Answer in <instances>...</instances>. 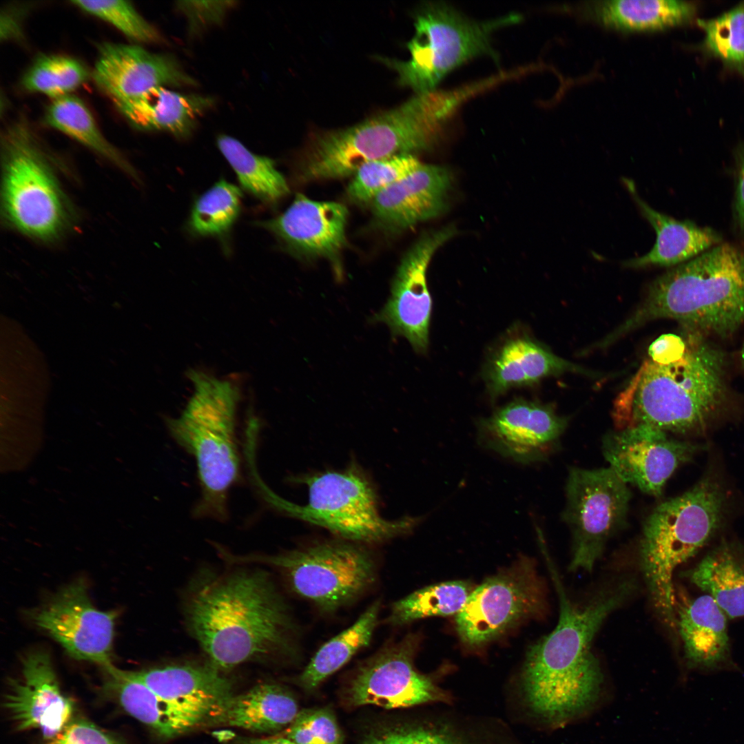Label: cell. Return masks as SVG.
<instances>
[{"mask_svg":"<svg viewBox=\"0 0 744 744\" xmlns=\"http://www.w3.org/2000/svg\"><path fill=\"white\" fill-rule=\"evenodd\" d=\"M562 519L572 535V572H590L626 524L632 493L610 468L569 469Z\"/></svg>","mask_w":744,"mask_h":744,"instance_id":"obj_12","label":"cell"},{"mask_svg":"<svg viewBox=\"0 0 744 744\" xmlns=\"http://www.w3.org/2000/svg\"><path fill=\"white\" fill-rule=\"evenodd\" d=\"M567 371L581 369L530 338L517 336L505 341L493 354L487 364L486 380L495 397L512 388L533 385Z\"/></svg>","mask_w":744,"mask_h":744,"instance_id":"obj_27","label":"cell"},{"mask_svg":"<svg viewBox=\"0 0 744 744\" xmlns=\"http://www.w3.org/2000/svg\"><path fill=\"white\" fill-rule=\"evenodd\" d=\"M545 609V586L535 563L522 557L473 590L455 616L456 629L462 643L480 646Z\"/></svg>","mask_w":744,"mask_h":744,"instance_id":"obj_13","label":"cell"},{"mask_svg":"<svg viewBox=\"0 0 744 744\" xmlns=\"http://www.w3.org/2000/svg\"><path fill=\"white\" fill-rule=\"evenodd\" d=\"M422 163L413 154H402L362 165L353 174L347 196L353 202H371L384 189L402 179Z\"/></svg>","mask_w":744,"mask_h":744,"instance_id":"obj_38","label":"cell"},{"mask_svg":"<svg viewBox=\"0 0 744 744\" xmlns=\"http://www.w3.org/2000/svg\"><path fill=\"white\" fill-rule=\"evenodd\" d=\"M567 426L550 406L515 399L479 423L481 444L515 462L541 460Z\"/></svg>","mask_w":744,"mask_h":744,"instance_id":"obj_20","label":"cell"},{"mask_svg":"<svg viewBox=\"0 0 744 744\" xmlns=\"http://www.w3.org/2000/svg\"><path fill=\"white\" fill-rule=\"evenodd\" d=\"M299 712L293 695L276 683H259L233 694L216 707L205 727L229 726L258 733L286 729Z\"/></svg>","mask_w":744,"mask_h":744,"instance_id":"obj_26","label":"cell"},{"mask_svg":"<svg viewBox=\"0 0 744 744\" xmlns=\"http://www.w3.org/2000/svg\"><path fill=\"white\" fill-rule=\"evenodd\" d=\"M193 633L221 671L293 650L286 608L264 573L240 572L214 581L194 597Z\"/></svg>","mask_w":744,"mask_h":744,"instance_id":"obj_2","label":"cell"},{"mask_svg":"<svg viewBox=\"0 0 744 744\" xmlns=\"http://www.w3.org/2000/svg\"><path fill=\"white\" fill-rule=\"evenodd\" d=\"M701 446L669 437L667 432L639 424L610 432L602 441L609 467L627 484L659 497L676 468L688 462Z\"/></svg>","mask_w":744,"mask_h":744,"instance_id":"obj_16","label":"cell"},{"mask_svg":"<svg viewBox=\"0 0 744 744\" xmlns=\"http://www.w3.org/2000/svg\"><path fill=\"white\" fill-rule=\"evenodd\" d=\"M731 619L744 617V550L723 541L685 573Z\"/></svg>","mask_w":744,"mask_h":744,"instance_id":"obj_30","label":"cell"},{"mask_svg":"<svg viewBox=\"0 0 744 744\" xmlns=\"http://www.w3.org/2000/svg\"><path fill=\"white\" fill-rule=\"evenodd\" d=\"M688 330L725 336L744 323V245L721 243L666 271L634 313L606 340L659 319Z\"/></svg>","mask_w":744,"mask_h":744,"instance_id":"obj_5","label":"cell"},{"mask_svg":"<svg viewBox=\"0 0 744 744\" xmlns=\"http://www.w3.org/2000/svg\"><path fill=\"white\" fill-rule=\"evenodd\" d=\"M476 93L473 85L416 94L402 105L350 127L320 133L300 166L303 182L343 178L364 163L432 148L457 108Z\"/></svg>","mask_w":744,"mask_h":744,"instance_id":"obj_3","label":"cell"},{"mask_svg":"<svg viewBox=\"0 0 744 744\" xmlns=\"http://www.w3.org/2000/svg\"><path fill=\"white\" fill-rule=\"evenodd\" d=\"M736 187L734 201V215L737 226L744 234V144L736 150Z\"/></svg>","mask_w":744,"mask_h":744,"instance_id":"obj_45","label":"cell"},{"mask_svg":"<svg viewBox=\"0 0 744 744\" xmlns=\"http://www.w3.org/2000/svg\"><path fill=\"white\" fill-rule=\"evenodd\" d=\"M473 589L468 582L459 580L426 586L395 601L389 623L403 626L426 617L456 616Z\"/></svg>","mask_w":744,"mask_h":744,"instance_id":"obj_34","label":"cell"},{"mask_svg":"<svg viewBox=\"0 0 744 744\" xmlns=\"http://www.w3.org/2000/svg\"><path fill=\"white\" fill-rule=\"evenodd\" d=\"M348 209L332 201L311 200L297 194L278 216L258 223L269 231L292 254L307 259L323 258L341 279V254L347 245Z\"/></svg>","mask_w":744,"mask_h":744,"instance_id":"obj_19","label":"cell"},{"mask_svg":"<svg viewBox=\"0 0 744 744\" xmlns=\"http://www.w3.org/2000/svg\"><path fill=\"white\" fill-rule=\"evenodd\" d=\"M81 10L98 17L118 29L130 39L140 43L160 41L158 32L127 1H72Z\"/></svg>","mask_w":744,"mask_h":744,"instance_id":"obj_39","label":"cell"},{"mask_svg":"<svg viewBox=\"0 0 744 744\" xmlns=\"http://www.w3.org/2000/svg\"><path fill=\"white\" fill-rule=\"evenodd\" d=\"M295 744H343L344 736L333 712L328 708L299 711L282 736Z\"/></svg>","mask_w":744,"mask_h":744,"instance_id":"obj_40","label":"cell"},{"mask_svg":"<svg viewBox=\"0 0 744 744\" xmlns=\"http://www.w3.org/2000/svg\"><path fill=\"white\" fill-rule=\"evenodd\" d=\"M251 485L271 508L293 518L319 526L355 543H378L411 532L421 521L406 517H382L373 484L352 462L340 471H325L300 479L308 490L304 505L290 502L274 493L261 477L256 464L247 467Z\"/></svg>","mask_w":744,"mask_h":744,"instance_id":"obj_8","label":"cell"},{"mask_svg":"<svg viewBox=\"0 0 744 744\" xmlns=\"http://www.w3.org/2000/svg\"><path fill=\"white\" fill-rule=\"evenodd\" d=\"M545 557L559 597V617L555 628L529 648L522 679L533 712L556 729L583 720L608 702L605 675L592 644L606 618L632 595L635 583L621 580L577 603L567 595L549 555Z\"/></svg>","mask_w":744,"mask_h":744,"instance_id":"obj_1","label":"cell"},{"mask_svg":"<svg viewBox=\"0 0 744 744\" xmlns=\"http://www.w3.org/2000/svg\"><path fill=\"white\" fill-rule=\"evenodd\" d=\"M136 674L156 696L173 738L204 728L213 710L234 694L231 681L211 665H169Z\"/></svg>","mask_w":744,"mask_h":744,"instance_id":"obj_17","label":"cell"},{"mask_svg":"<svg viewBox=\"0 0 744 744\" xmlns=\"http://www.w3.org/2000/svg\"><path fill=\"white\" fill-rule=\"evenodd\" d=\"M48 744H117L94 725L84 721L69 723Z\"/></svg>","mask_w":744,"mask_h":744,"instance_id":"obj_43","label":"cell"},{"mask_svg":"<svg viewBox=\"0 0 744 744\" xmlns=\"http://www.w3.org/2000/svg\"><path fill=\"white\" fill-rule=\"evenodd\" d=\"M418 642L416 635H407L364 662L347 685L349 703L393 709L447 700L431 678L415 669Z\"/></svg>","mask_w":744,"mask_h":744,"instance_id":"obj_14","label":"cell"},{"mask_svg":"<svg viewBox=\"0 0 744 744\" xmlns=\"http://www.w3.org/2000/svg\"><path fill=\"white\" fill-rule=\"evenodd\" d=\"M22 663L21 677L10 681L4 705L17 730H37L49 742L69 724L72 703L61 692L47 652H32Z\"/></svg>","mask_w":744,"mask_h":744,"instance_id":"obj_21","label":"cell"},{"mask_svg":"<svg viewBox=\"0 0 744 744\" xmlns=\"http://www.w3.org/2000/svg\"><path fill=\"white\" fill-rule=\"evenodd\" d=\"M231 744H295L289 739L281 736L271 738H238Z\"/></svg>","mask_w":744,"mask_h":744,"instance_id":"obj_46","label":"cell"},{"mask_svg":"<svg viewBox=\"0 0 744 744\" xmlns=\"http://www.w3.org/2000/svg\"><path fill=\"white\" fill-rule=\"evenodd\" d=\"M188 376L194 393L180 415L167 420L174 441L195 459L200 496L194 509L198 518H227V498L238 481L240 455L236 433L237 386L200 371Z\"/></svg>","mask_w":744,"mask_h":744,"instance_id":"obj_6","label":"cell"},{"mask_svg":"<svg viewBox=\"0 0 744 744\" xmlns=\"http://www.w3.org/2000/svg\"><path fill=\"white\" fill-rule=\"evenodd\" d=\"M240 189L224 179L217 181L195 201L188 227L198 236H220L227 233L241 207Z\"/></svg>","mask_w":744,"mask_h":744,"instance_id":"obj_35","label":"cell"},{"mask_svg":"<svg viewBox=\"0 0 744 744\" xmlns=\"http://www.w3.org/2000/svg\"><path fill=\"white\" fill-rule=\"evenodd\" d=\"M92 77L113 102L133 99L157 87L195 84L173 56L152 53L137 45L114 43L100 45Z\"/></svg>","mask_w":744,"mask_h":744,"instance_id":"obj_22","label":"cell"},{"mask_svg":"<svg viewBox=\"0 0 744 744\" xmlns=\"http://www.w3.org/2000/svg\"><path fill=\"white\" fill-rule=\"evenodd\" d=\"M683 355L667 364L646 361L617 406L622 428L643 424L685 433L703 428L727 397L723 353L687 330Z\"/></svg>","mask_w":744,"mask_h":744,"instance_id":"obj_4","label":"cell"},{"mask_svg":"<svg viewBox=\"0 0 744 744\" xmlns=\"http://www.w3.org/2000/svg\"><path fill=\"white\" fill-rule=\"evenodd\" d=\"M1 160L6 223L39 241L61 237L70 224L71 208L45 152L23 118L2 132Z\"/></svg>","mask_w":744,"mask_h":744,"instance_id":"obj_9","label":"cell"},{"mask_svg":"<svg viewBox=\"0 0 744 744\" xmlns=\"http://www.w3.org/2000/svg\"><path fill=\"white\" fill-rule=\"evenodd\" d=\"M45 122L135 176L133 167L105 138L91 112L79 97L70 94L53 99L45 111Z\"/></svg>","mask_w":744,"mask_h":744,"instance_id":"obj_32","label":"cell"},{"mask_svg":"<svg viewBox=\"0 0 744 744\" xmlns=\"http://www.w3.org/2000/svg\"><path fill=\"white\" fill-rule=\"evenodd\" d=\"M87 68L68 56L43 55L24 73L21 84L27 91L45 94L53 99L70 94L90 77Z\"/></svg>","mask_w":744,"mask_h":744,"instance_id":"obj_37","label":"cell"},{"mask_svg":"<svg viewBox=\"0 0 744 744\" xmlns=\"http://www.w3.org/2000/svg\"><path fill=\"white\" fill-rule=\"evenodd\" d=\"M724 494L711 477H705L683 494L657 506L643 524L639 563L650 601L668 628L676 627L672 577L710 539L719 527Z\"/></svg>","mask_w":744,"mask_h":744,"instance_id":"obj_7","label":"cell"},{"mask_svg":"<svg viewBox=\"0 0 744 744\" xmlns=\"http://www.w3.org/2000/svg\"><path fill=\"white\" fill-rule=\"evenodd\" d=\"M686 347V334L679 336L668 333L659 336L652 342L649 347L648 353L653 362L667 364L681 358Z\"/></svg>","mask_w":744,"mask_h":744,"instance_id":"obj_44","label":"cell"},{"mask_svg":"<svg viewBox=\"0 0 744 744\" xmlns=\"http://www.w3.org/2000/svg\"><path fill=\"white\" fill-rule=\"evenodd\" d=\"M380 608V601L374 602L353 625L320 648L299 676L298 683L304 690L318 688L359 650L369 645Z\"/></svg>","mask_w":744,"mask_h":744,"instance_id":"obj_31","label":"cell"},{"mask_svg":"<svg viewBox=\"0 0 744 744\" xmlns=\"http://www.w3.org/2000/svg\"><path fill=\"white\" fill-rule=\"evenodd\" d=\"M113 103L134 127L165 131L182 138L191 134L198 118L213 105L214 100L209 96L180 94L161 86L133 99Z\"/></svg>","mask_w":744,"mask_h":744,"instance_id":"obj_28","label":"cell"},{"mask_svg":"<svg viewBox=\"0 0 744 744\" xmlns=\"http://www.w3.org/2000/svg\"><path fill=\"white\" fill-rule=\"evenodd\" d=\"M676 628L688 668H722L730 652L727 616L709 595L676 603Z\"/></svg>","mask_w":744,"mask_h":744,"instance_id":"obj_25","label":"cell"},{"mask_svg":"<svg viewBox=\"0 0 744 744\" xmlns=\"http://www.w3.org/2000/svg\"><path fill=\"white\" fill-rule=\"evenodd\" d=\"M116 613L96 609L82 581L60 592L34 616L72 658L91 661L104 669L111 661Z\"/></svg>","mask_w":744,"mask_h":744,"instance_id":"obj_18","label":"cell"},{"mask_svg":"<svg viewBox=\"0 0 744 744\" xmlns=\"http://www.w3.org/2000/svg\"><path fill=\"white\" fill-rule=\"evenodd\" d=\"M232 3L225 1H186L178 2L177 8L187 16L194 29L221 21Z\"/></svg>","mask_w":744,"mask_h":744,"instance_id":"obj_42","label":"cell"},{"mask_svg":"<svg viewBox=\"0 0 744 744\" xmlns=\"http://www.w3.org/2000/svg\"><path fill=\"white\" fill-rule=\"evenodd\" d=\"M452 179L446 167L422 163L371 201L375 225L396 234L440 215L446 209Z\"/></svg>","mask_w":744,"mask_h":744,"instance_id":"obj_23","label":"cell"},{"mask_svg":"<svg viewBox=\"0 0 744 744\" xmlns=\"http://www.w3.org/2000/svg\"><path fill=\"white\" fill-rule=\"evenodd\" d=\"M741 360L742 364H743V366L744 367V343H743V347H742V349H741Z\"/></svg>","mask_w":744,"mask_h":744,"instance_id":"obj_47","label":"cell"},{"mask_svg":"<svg viewBox=\"0 0 744 744\" xmlns=\"http://www.w3.org/2000/svg\"><path fill=\"white\" fill-rule=\"evenodd\" d=\"M363 744H462L447 732L420 725H396L370 734Z\"/></svg>","mask_w":744,"mask_h":744,"instance_id":"obj_41","label":"cell"},{"mask_svg":"<svg viewBox=\"0 0 744 744\" xmlns=\"http://www.w3.org/2000/svg\"><path fill=\"white\" fill-rule=\"evenodd\" d=\"M623 183L635 201L641 215L657 234L652 249L645 255L623 262L627 268L669 267L684 263L721 244V237L712 228L676 220L656 211L637 194L632 180Z\"/></svg>","mask_w":744,"mask_h":744,"instance_id":"obj_24","label":"cell"},{"mask_svg":"<svg viewBox=\"0 0 744 744\" xmlns=\"http://www.w3.org/2000/svg\"><path fill=\"white\" fill-rule=\"evenodd\" d=\"M279 568L293 590L321 610L332 612L362 595L375 581L373 557L358 543L328 541L268 557H254Z\"/></svg>","mask_w":744,"mask_h":744,"instance_id":"obj_11","label":"cell"},{"mask_svg":"<svg viewBox=\"0 0 744 744\" xmlns=\"http://www.w3.org/2000/svg\"><path fill=\"white\" fill-rule=\"evenodd\" d=\"M696 23L705 32L701 48L744 78V1L716 18Z\"/></svg>","mask_w":744,"mask_h":744,"instance_id":"obj_36","label":"cell"},{"mask_svg":"<svg viewBox=\"0 0 744 744\" xmlns=\"http://www.w3.org/2000/svg\"><path fill=\"white\" fill-rule=\"evenodd\" d=\"M579 10L606 28L653 31L683 25L694 17L696 6L676 0H609L585 2Z\"/></svg>","mask_w":744,"mask_h":744,"instance_id":"obj_29","label":"cell"},{"mask_svg":"<svg viewBox=\"0 0 744 744\" xmlns=\"http://www.w3.org/2000/svg\"><path fill=\"white\" fill-rule=\"evenodd\" d=\"M457 233L453 226L424 233L402 257L393 279L391 296L371 318L386 324L393 336L405 338L420 353L427 351L432 299L426 272L440 247Z\"/></svg>","mask_w":744,"mask_h":744,"instance_id":"obj_15","label":"cell"},{"mask_svg":"<svg viewBox=\"0 0 744 744\" xmlns=\"http://www.w3.org/2000/svg\"><path fill=\"white\" fill-rule=\"evenodd\" d=\"M519 18L512 14L477 21L446 4L429 3L416 15L415 34L407 43L410 59L384 61L397 73L401 85L416 94L431 92L451 71L468 60L482 55L497 60L491 43L493 32Z\"/></svg>","mask_w":744,"mask_h":744,"instance_id":"obj_10","label":"cell"},{"mask_svg":"<svg viewBox=\"0 0 744 744\" xmlns=\"http://www.w3.org/2000/svg\"><path fill=\"white\" fill-rule=\"evenodd\" d=\"M218 149L235 172L242 187L260 201L273 204L287 195L289 188L274 161L249 151L238 140L220 135Z\"/></svg>","mask_w":744,"mask_h":744,"instance_id":"obj_33","label":"cell"}]
</instances>
